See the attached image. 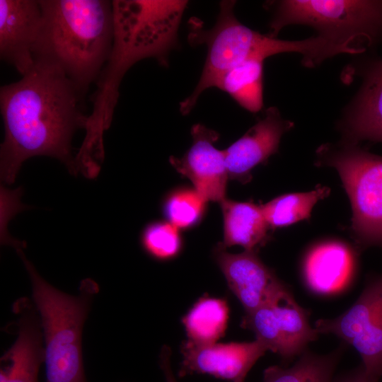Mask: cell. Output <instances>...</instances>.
Masks as SVG:
<instances>
[{"label":"cell","instance_id":"obj_1","mask_svg":"<svg viewBox=\"0 0 382 382\" xmlns=\"http://www.w3.org/2000/svg\"><path fill=\"white\" fill-rule=\"evenodd\" d=\"M83 98L64 72L53 62L37 57L22 79L0 89L5 129L0 151L1 180L14 183L23 161L48 156L63 162L77 175L71 154L72 136L85 128L80 110Z\"/></svg>","mask_w":382,"mask_h":382},{"label":"cell","instance_id":"obj_2","mask_svg":"<svg viewBox=\"0 0 382 382\" xmlns=\"http://www.w3.org/2000/svg\"><path fill=\"white\" fill-rule=\"evenodd\" d=\"M114 38L110 54L98 78L92 113L88 123L103 132L110 127L120 83L128 69L139 60L155 58L168 65L178 48V29L187 1H112Z\"/></svg>","mask_w":382,"mask_h":382},{"label":"cell","instance_id":"obj_3","mask_svg":"<svg viewBox=\"0 0 382 382\" xmlns=\"http://www.w3.org/2000/svg\"><path fill=\"white\" fill-rule=\"evenodd\" d=\"M42 27L36 57L57 65L82 98L98 78L114 38L112 2L40 0Z\"/></svg>","mask_w":382,"mask_h":382},{"label":"cell","instance_id":"obj_4","mask_svg":"<svg viewBox=\"0 0 382 382\" xmlns=\"http://www.w3.org/2000/svg\"><path fill=\"white\" fill-rule=\"evenodd\" d=\"M17 252L29 274L33 303L39 313L45 349L46 382H87L82 356V330L98 286L84 280L79 294L64 293L47 282L26 258Z\"/></svg>","mask_w":382,"mask_h":382},{"label":"cell","instance_id":"obj_5","mask_svg":"<svg viewBox=\"0 0 382 382\" xmlns=\"http://www.w3.org/2000/svg\"><path fill=\"white\" fill-rule=\"evenodd\" d=\"M235 5V1H221L217 21L210 29H205L197 18L188 21L189 43L192 46L206 45L207 53L196 87L180 103V112L184 115L190 112L205 90L215 88L220 78L241 62L250 58L265 60L277 54L302 51L303 44L299 40H283L262 35L241 23L234 14Z\"/></svg>","mask_w":382,"mask_h":382},{"label":"cell","instance_id":"obj_6","mask_svg":"<svg viewBox=\"0 0 382 382\" xmlns=\"http://www.w3.org/2000/svg\"><path fill=\"white\" fill-rule=\"evenodd\" d=\"M318 151V162L337 170L349 198L357 248L382 247V156L354 144L334 150L323 146Z\"/></svg>","mask_w":382,"mask_h":382},{"label":"cell","instance_id":"obj_7","mask_svg":"<svg viewBox=\"0 0 382 382\" xmlns=\"http://www.w3.org/2000/svg\"><path fill=\"white\" fill-rule=\"evenodd\" d=\"M268 35L286 25L304 24L325 37L368 47L382 37V1L286 0L277 4Z\"/></svg>","mask_w":382,"mask_h":382},{"label":"cell","instance_id":"obj_8","mask_svg":"<svg viewBox=\"0 0 382 382\" xmlns=\"http://www.w3.org/2000/svg\"><path fill=\"white\" fill-rule=\"evenodd\" d=\"M318 334H332L359 354L367 375L382 377V274L371 278L356 302L333 318L315 323Z\"/></svg>","mask_w":382,"mask_h":382},{"label":"cell","instance_id":"obj_9","mask_svg":"<svg viewBox=\"0 0 382 382\" xmlns=\"http://www.w3.org/2000/svg\"><path fill=\"white\" fill-rule=\"evenodd\" d=\"M241 326L253 331L255 339L286 362L303 354L319 335L289 289L272 303L245 313Z\"/></svg>","mask_w":382,"mask_h":382},{"label":"cell","instance_id":"obj_10","mask_svg":"<svg viewBox=\"0 0 382 382\" xmlns=\"http://www.w3.org/2000/svg\"><path fill=\"white\" fill-rule=\"evenodd\" d=\"M214 256L229 289L241 302L245 313L272 303L288 289L256 252L230 253L219 243L214 248Z\"/></svg>","mask_w":382,"mask_h":382},{"label":"cell","instance_id":"obj_11","mask_svg":"<svg viewBox=\"0 0 382 382\" xmlns=\"http://www.w3.org/2000/svg\"><path fill=\"white\" fill-rule=\"evenodd\" d=\"M267 351L266 346L257 339L207 345L187 340L180 346L183 359L178 376L201 374L229 382H245L250 370Z\"/></svg>","mask_w":382,"mask_h":382},{"label":"cell","instance_id":"obj_12","mask_svg":"<svg viewBox=\"0 0 382 382\" xmlns=\"http://www.w3.org/2000/svg\"><path fill=\"white\" fill-rule=\"evenodd\" d=\"M42 27L39 1L0 0V56L23 76L34 66Z\"/></svg>","mask_w":382,"mask_h":382},{"label":"cell","instance_id":"obj_13","mask_svg":"<svg viewBox=\"0 0 382 382\" xmlns=\"http://www.w3.org/2000/svg\"><path fill=\"white\" fill-rule=\"evenodd\" d=\"M190 133V148L181 158L171 156L170 163L207 202L220 203L226 199L228 174L224 150L214 146L219 134L199 123L192 127Z\"/></svg>","mask_w":382,"mask_h":382},{"label":"cell","instance_id":"obj_14","mask_svg":"<svg viewBox=\"0 0 382 382\" xmlns=\"http://www.w3.org/2000/svg\"><path fill=\"white\" fill-rule=\"evenodd\" d=\"M34 305L28 298L13 304V311L18 316L17 338L1 357L0 382H38L45 349L40 315Z\"/></svg>","mask_w":382,"mask_h":382},{"label":"cell","instance_id":"obj_15","mask_svg":"<svg viewBox=\"0 0 382 382\" xmlns=\"http://www.w3.org/2000/svg\"><path fill=\"white\" fill-rule=\"evenodd\" d=\"M293 126L277 108H268L262 119L224 149L228 178L243 184L250 181L251 170L277 151L282 135Z\"/></svg>","mask_w":382,"mask_h":382},{"label":"cell","instance_id":"obj_16","mask_svg":"<svg viewBox=\"0 0 382 382\" xmlns=\"http://www.w3.org/2000/svg\"><path fill=\"white\" fill-rule=\"evenodd\" d=\"M355 270V256L339 241H325L312 248L303 263V275L314 292L330 294L343 289Z\"/></svg>","mask_w":382,"mask_h":382},{"label":"cell","instance_id":"obj_17","mask_svg":"<svg viewBox=\"0 0 382 382\" xmlns=\"http://www.w3.org/2000/svg\"><path fill=\"white\" fill-rule=\"evenodd\" d=\"M345 127L353 142H382V59L369 65Z\"/></svg>","mask_w":382,"mask_h":382},{"label":"cell","instance_id":"obj_18","mask_svg":"<svg viewBox=\"0 0 382 382\" xmlns=\"http://www.w3.org/2000/svg\"><path fill=\"white\" fill-rule=\"evenodd\" d=\"M224 216V241L226 248L241 245L245 250L257 253L270 239V228L261 205L250 202L224 199L220 202Z\"/></svg>","mask_w":382,"mask_h":382},{"label":"cell","instance_id":"obj_19","mask_svg":"<svg viewBox=\"0 0 382 382\" xmlns=\"http://www.w3.org/2000/svg\"><path fill=\"white\" fill-rule=\"evenodd\" d=\"M229 313L225 299L200 297L182 318L187 340L199 345L216 343L225 334Z\"/></svg>","mask_w":382,"mask_h":382},{"label":"cell","instance_id":"obj_20","mask_svg":"<svg viewBox=\"0 0 382 382\" xmlns=\"http://www.w3.org/2000/svg\"><path fill=\"white\" fill-rule=\"evenodd\" d=\"M263 59H248L227 71L215 88L228 93L240 106L250 112L263 106Z\"/></svg>","mask_w":382,"mask_h":382},{"label":"cell","instance_id":"obj_21","mask_svg":"<svg viewBox=\"0 0 382 382\" xmlns=\"http://www.w3.org/2000/svg\"><path fill=\"white\" fill-rule=\"evenodd\" d=\"M345 345L326 354L306 349L291 367L269 366L263 372L262 382H332Z\"/></svg>","mask_w":382,"mask_h":382},{"label":"cell","instance_id":"obj_22","mask_svg":"<svg viewBox=\"0 0 382 382\" xmlns=\"http://www.w3.org/2000/svg\"><path fill=\"white\" fill-rule=\"evenodd\" d=\"M329 193L328 187L318 185L309 192L282 195L261 207L270 228L285 227L308 219L314 205Z\"/></svg>","mask_w":382,"mask_h":382},{"label":"cell","instance_id":"obj_23","mask_svg":"<svg viewBox=\"0 0 382 382\" xmlns=\"http://www.w3.org/2000/svg\"><path fill=\"white\" fill-rule=\"evenodd\" d=\"M207 202L194 188L180 187L166 197L163 212L168 222L178 229H186L199 222Z\"/></svg>","mask_w":382,"mask_h":382},{"label":"cell","instance_id":"obj_24","mask_svg":"<svg viewBox=\"0 0 382 382\" xmlns=\"http://www.w3.org/2000/svg\"><path fill=\"white\" fill-rule=\"evenodd\" d=\"M140 242L147 255L160 261L175 258L183 246L179 229L168 221H161L148 224L141 233Z\"/></svg>","mask_w":382,"mask_h":382},{"label":"cell","instance_id":"obj_25","mask_svg":"<svg viewBox=\"0 0 382 382\" xmlns=\"http://www.w3.org/2000/svg\"><path fill=\"white\" fill-rule=\"evenodd\" d=\"M332 382H376L366 373L362 364L359 366L337 375L334 377Z\"/></svg>","mask_w":382,"mask_h":382},{"label":"cell","instance_id":"obj_26","mask_svg":"<svg viewBox=\"0 0 382 382\" xmlns=\"http://www.w3.org/2000/svg\"><path fill=\"white\" fill-rule=\"evenodd\" d=\"M170 349L164 345L159 355V365L163 372L166 382H178L171 369Z\"/></svg>","mask_w":382,"mask_h":382}]
</instances>
